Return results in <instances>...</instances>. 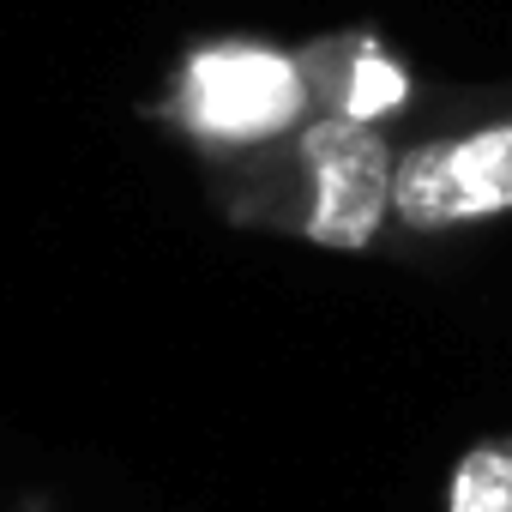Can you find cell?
<instances>
[{
    "label": "cell",
    "instance_id": "cell-5",
    "mask_svg": "<svg viewBox=\"0 0 512 512\" xmlns=\"http://www.w3.org/2000/svg\"><path fill=\"white\" fill-rule=\"evenodd\" d=\"M440 512H512V428L482 434L452 458Z\"/></svg>",
    "mask_w": 512,
    "mask_h": 512
},
{
    "label": "cell",
    "instance_id": "cell-2",
    "mask_svg": "<svg viewBox=\"0 0 512 512\" xmlns=\"http://www.w3.org/2000/svg\"><path fill=\"white\" fill-rule=\"evenodd\" d=\"M151 133L187 151L199 169L278 145L302 121H314V91L302 67V43L260 31H211L175 49L163 79L133 109Z\"/></svg>",
    "mask_w": 512,
    "mask_h": 512
},
{
    "label": "cell",
    "instance_id": "cell-1",
    "mask_svg": "<svg viewBox=\"0 0 512 512\" xmlns=\"http://www.w3.org/2000/svg\"><path fill=\"white\" fill-rule=\"evenodd\" d=\"M398 133L332 115L302 121L278 145L199 169L205 205L241 235L296 241L338 260H386Z\"/></svg>",
    "mask_w": 512,
    "mask_h": 512
},
{
    "label": "cell",
    "instance_id": "cell-3",
    "mask_svg": "<svg viewBox=\"0 0 512 512\" xmlns=\"http://www.w3.org/2000/svg\"><path fill=\"white\" fill-rule=\"evenodd\" d=\"M512 223V85L440 91L398 139L386 260H422Z\"/></svg>",
    "mask_w": 512,
    "mask_h": 512
},
{
    "label": "cell",
    "instance_id": "cell-4",
    "mask_svg": "<svg viewBox=\"0 0 512 512\" xmlns=\"http://www.w3.org/2000/svg\"><path fill=\"white\" fill-rule=\"evenodd\" d=\"M302 67H308L314 115H332L350 127H380V133L404 139L440 103V91L422 79V67L374 25H344V31L308 37Z\"/></svg>",
    "mask_w": 512,
    "mask_h": 512
}]
</instances>
